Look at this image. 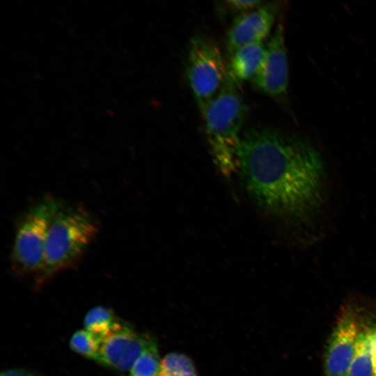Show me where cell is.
Wrapping results in <instances>:
<instances>
[{"label": "cell", "mask_w": 376, "mask_h": 376, "mask_svg": "<svg viewBox=\"0 0 376 376\" xmlns=\"http://www.w3.org/2000/svg\"><path fill=\"white\" fill-rule=\"evenodd\" d=\"M1 376H35L33 373L21 369H10L1 373Z\"/></svg>", "instance_id": "cell-17"}, {"label": "cell", "mask_w": 376, "mask_h": 376, "mask_svg": "<svg viewBox=\"0 0 376 376\" xmlns=\"http://www.w3.org/2000/svg\"><path fill=\"white\" fill-rule=\"evenodd\" d=\"M239 88L226 78L221 90L202 114L213 159L227 175L237 169L240 132L246 112Z\"/></svg>", "instance_id": "cell-3"}, {"label": "cell", "mask_w": 376, "mask_h": 376, "mask_svg": "<svg viewBox=\"0 0 376 376\" xmlns=\"http://www.w3.org/2000/svg\"><path fill=\"white\" fill-rule=\"evenodd\" d=\"M279 6L273 2L238 15L228 31L226 47L229 56L246 45L263 42L275 22Z\"/></svg>", "instance_id": "cell-9"}, {"label": "cell", "mask_w": 376, "mask_h": 376, "mask_svg": "<svg viewBox=\"0 0 376 376\" xmlns=\"http://www.w3.org/2000/svg\"><path fill=\"white\" fill-rule=\"evenodd\" d=\"M237 169L255 203L290 224L310 226L327 197L322 155L308 140L253 127L242 136Z\"/></svg>", "instance_id": "cell-1"}, {"label": "cell", "mask_w": 376, "mask_h": 376, "mask_svg": "<svg viewBox=\"0 0 376 376\" xmlns=\"http://www.w3.org/2000/svg\"><path fill=\"white\" fill-rule=\"evenodd\" d=\"M187 61V78L203 114L224 86L227 65L217 43L203 34L191 38Z\"/></svg>", "instance_id": "cell-5"}, {"label": "cell", "mask_w": 376, "mask_h": 376, "mask_svg": "<svg viewBox=\"0 0 376 376\" xmlns=\"http://www.w3.org/2000/svg\"><path fill=\"white\" fill-rule=\"evenodd\" d=\"M118 322L113 312L104 306H96L91 309L85 316V330L103 339Z\"/></svg>", "instance_id": "cell-12"}, {"label": "cell", "mask_w": 376, "mask_h": 376, "mask_svg": "<svg viewBox=\"0 0 376 376\" xmlns=\"http://www.w3.org/2000/svg\"><path fill=\"white\" fill-rule=\"evenodd\" d=\"M372 346L374 359L375 371L376 376V329H372Z\"/></svg>", "instance_id": "cell-18"}, {"label": "cell", "mask_w": 376, "mask_h": 376, "mask_svg": "<svg viewBox=\"0 0 376 376\" xmlns=\"http://www.w3.org/2000/svg\"><path fill=\"white\" fill-rule=\"evenodd\" d=\"M159 376H197V372L190 357L174 352L161 360Z\"/></svg>", "instance_id": "cell-13"}, {"label": "cell", "mask_w": 376, "mask_h": 376, "mask_svg": "<svg viewBox=\"0 0 376 376\" xmlns=\"http://www.w3.org/2000/svg\"><path fill=\"white\" fill-rule=\"evenodd\" d=\"M265 46L263 42L244 45L230 56L227 65V79L240 88L246 81L254 77L263 61Z\"/></svg>", "instance_id": "cell-10"}, {"label": "cell", "mask_w": 376, "mask_h": 376, "mask_svg": "<svg viewBox=\"0 0 376 376\" xmlns=\"http://www.w3.org/2000/svg\"><path fill=\"white\" fill-rule=\"evenodd\" d=\"M363 330L352 311L345 310L330 336L324 354L325 376H347Z\"/></svg>", "instance_id": "cell-8"}, {"label": "cell", "mask_w": 376, "mask_h": 376, "mask_svg": "<svg viewBox=\"0 0 376 376\" xmlns=\"http://www.w3.org/2000/svg\"><path fill=\"white\" fill-rule=\"evenodd\" d=\"M152 340L118 321L102 340L96 361L120 372L130 370Z\"/></svg>", "instance_id": "cell-6"}, {"label": "cell", "mask_w": 376, "mask_h": 376, "mask_svg": "<svg viewBox=\"0 0 376 376\" xmlns=\"http://www.w3.org/2000/svg\"><path fill=\"white\" fill-rule=\"evenodd\" d=\"M225 3L229 8L242 13L252 10L263 4L260 0H229Z\"/></svg>", "instance_id": "cell-16"}, {"label": "cell", "mask_w": 376, "mask_h": 376, "mask_svg": "<svg viewBox=\"0 0 376 376\" xmlns=\"http://www.w3.org/2000/svg\"><path fill=\"white\" fill-rule=\"evenodd\" d=\"M101 342L102 339L88 331L79 330L72 336L70 347L74 352L96 361Z\"/></svg>", "instance_id": "cell-15"}, {"label": "cell", "mask_w": 376, "mask_h": 376, "mask_svg": "<svg viewBox=\"0 0 376 376\" xmlns=\"http://www.w3.org/2000/svg\"><path fill=\"white\" fill-rule=\"evenodd\" d=\"M161 361L155 339L136 360L127 376H159Z\"/></svg>", "instance_id": "cell-14"}, {"label": "cell", "mask_w": 376, "mask_h": 376, "mask_svg": "<svg viewBox=\"0 0 376 376\" xmlns=\"http://www.w3.org/2000/svg\"><path fill=\"white\" fill-rule=\"evenodd\" d=\"M253 86L261 93L279 97L286 94L289 70L284 29L278 24L265 46L260 66L252 79Z\"/></svg>", "instance_id": "cell-7"}, {"label": "cell", "mask_w": 376, "mask_h": 376, "mask_svg": "<svg viewBox=\"0 0 376 376\" xmlns=\"http://www.w3.org/2000/svg\"><path fill=\"white\" fill-rule=\"evenodd\" d=\"M347 376H375L372 329L361 332Z\"/></svg>", "instance_id": "cell-11"}, {"label": "cell", "mask_w": 376, "mask_h": 376, "mask_svg": "<svg viewBox=\"0 0 376 376\" xmlns=\"http://www.w3.org/2000/svg\"><path fill=\"white\" fill-rule=\"evenodd\" d=\"M61 205L55 198L46 196L20 219L10 256L11 269L15 274L34 275L38 283H41L47 232Z\"/></svg>", "instance_id": "cell-4"}, {"label": "cell", "mask_w": 376, "mask_h": 376, "mask_svg": "<svg viewBox=\"0 0 376 376\" xmlns=\"http://www.w3.org/2000/svg\"><path fill=\"white\" fill-rule=\"evenodd\" d=\"M98 232L97 221L83 206L62 204L47 232L41 283L75 267Z\"/></svg>", "instance_id": "cell-2"}]
</instances>
